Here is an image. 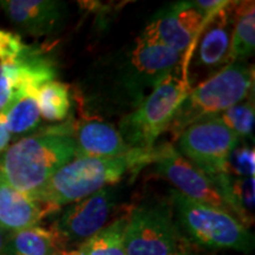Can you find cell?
<instances>
[{"mask_svg": "<svg viewBox=\"0 0 255 255\" xmlns=\"http://www.w3.org/2000/svg\"><path fill=\"white\" fill-rule=\"evenodd\" d=\"M1 75H2V65L0 64V77H1Z\"/></svg>", "mask_w": 255, "mask_h": 255, "instance_id": "31", "label": "cell"}, {"mask_svg": "<svg viewBox=\"0 0 255 255\" xmlns=\"http://www.w3.org/2000/svg\"><path fill=\"white\" fill-rule=\"evenodd\" d=\"M20 36L9 31L0 30V63H12L25 49Z\"/></svg>", "mask_w": 255, "mask_h": 255, "instance_id": "25", "label": "cell"}, {"mask_svg": "<svg viewBox=\"0 0 255 255\" xmlns=\"http://www.w3.org/2000/svg\"><path fill=\"white\" fill-rule=\"evenodd\" d=\"M0 7L14 26L33 37L56 33L66 17V4L57 0H2Z\"/></svg>", "mask_w": 255, "mask_h": 255, "instance_id": "13", "label": "cell"}, {"mask_svg": "<svg viewBox=\"0 0 255 255\" xmlns=\"http://www.w3.org/2000/svg\"><path fill=\"white\" fill-rule=\"evenodd\" d=\"M254 68L247 62H233L191 89L180 105L167 131L177 139L188 127L215 119L253 94Z\"/></svg>", "mask_w": 255, "mask_h": 255, "instance_id": "4", "label": "cell"}, {"mask_svg": "<svg viewBox=\"0 0 255 255\" xmlns=\"http://www.w3.org/2000/svg\"><path fill=\"white\" fill-rule=\"evenodd\" d=\"M189 78L169 76L138 108L121 120L119 131L131 149H151L156 139L167 131L175 114L191 91Z\"/></svg>", "mask_w": 255, "mask_h": 255, "instance_id": "6", "label": "cell"}, {"mask_svg": "<svg viewBox=\"0 0 255 255\" xmlns=\"http://www.w3.org/2000/svg\"><path fill=\"white\" fill-rule=\"evenodd\" d=\"M36 100L40 116L50 122L65 121L71 109L70 87L58 81H52L41 87Z\"/></svg>", "mask_w": 255, "mask_h": 255, "instance_id": "21", "label": "cell"}, {"mask_svg": "<svg viewBox=\"0 0 255 255\" xmlns=\"http://www.w3.org/2000/svg\"><path fill=\"white\" fill-rule=\"evenodd\" d=\"M240 141L220 117H215L188 127L178 136L176 150L207 176H213L226 173L228 155Z\"/></svg>", "mask_w": 255, "mask_h": 255, "instance_id": "8", "label": "cell"}, {"mask_svg": "<svg viewBox=\"0 0 255 255\" xmlns=\"http://www.w3.org/2000/svg\"><path fill=\"white\" fill-rule=\"evenodd\" d=\"M75 139V157L114 158L131 150L119 130L102 121H88L83 123L76 129Z\"/></svg>", "mask_w": 255, "mask_h": 255, "instance_id": "16", "label": "cell"}, {"mask_svg": "<svg viewBox=\"0 0 255 255\" xmlns=\"http://www.w3.org/2000/svg\"><path fill=\"white\" fill-rule=\"evenodd\" d=\"M220 119L240 139H252L255 123L254 97L250 96L241 103L229 108L220 115Z\"/></svg>", "mask_w": 255, "mask_h": 255, "instance_id": "23", "label": "cell"}, {"mask_svg": "<svg viewBox=\"0 0 255 255\" xmlns=\"http://www.w3.org/2000/svg\"><path fill=\"white\" fill-rule=\"evenodd\" d=\"M182 65L183 55L144 30L129 50L119 52L95 75L82 95L85 110L131 113L169 76L181 71Z\"/></svg>", "mask_w": 255, "mask_h": 255, "instance_id": "1", "label": "cell"}, {"mask_svg": "<svg viewBox=\"0 0 255 255\" xmlns=\"http://www.w3.org/2000/svg\"><path fill=\"white\" fill-rule=\"evenodd\" d=\"M255 12L254 1H238L231 44V63L247 62L254 55Z\"/></svg>", "mask_w": 255, "mask_h": 255, "instance_id": "19", "label": "cell"}, {"mask_svg": "<svg viewBox=\"0 0 255 255\" xmlns=\"http://www.w3.org/2000/svg\"><path fill=\"white\" fill-rule=\"evenodd\" d=\"M170 201L178 227L196 244L242 253L254 250V235L231 213L191 200L177 190H170Z\"/></svg>", "mask_w": 255, "mask_h": 255, "instance_id": "5", "label": "cell"}, {"mask_svg": "<svg viewBox=\"0 0 255 255\" xmlns=\"http://www.w3.org/2000/svg\"><path fill=\"white\" fill-rule=\"evenodd\" d=\"M208 17L201 13L193 1L175 2L158 12L144 30L159 43L184 55L188 65L193 45Z\"/></svg>", "mask_w": 255, "mask_h": 255, "instance_id": "12", "label": "cell"}, {"mask_svg": "<svg viewBox=\"0 0 255 255\" xmlns=\"http://www.w3.org/2000/svg\"><path fill=\"white\" fill-rule=\"evenodd\" d=\"M117 202V191L107 187L76 201L63 212L55 225L68 244L82 245L107 226Z\"/></svg>", "mask_w": 255, "mask_h": 255, "instance_id": "11", "label": "cell"}, {"mask_svg": "<svg viewBox=\"0 0 255 255\" xmlns=\"http://www.w3.org/2000/svg\"><path fill=\"white\" fill-rule=\"evenodd\" d=\"M233 216L246 228L254 225V177H234L227 173L208 176Z\"/></svg>", "mask_w": 255, "mask_h": 255, "instance_id": "17", "label": "cell"}, {"mask_svg": "<svg viewBox=\"0 0 255 255\" xmlns=\"http://www.w3.org/2000/svg\"><path fill=\"white\" fill-rule=\"evenodd\" d=\"M77 128L72 121L40 130L0 155V178L34 200L47 181L75 157Z\"/></svg>", "mask_w": 255, "mask_h": 255, "instance_id": "2", "label": "cell"}, {"mask_svg": "<svg viewBox=\"0 0 255 255\" xmlns=\"http://www.w3.org/2000/svg\"><path fill=\"white\" fill-rule=\"evenodd\" d=\"M174 255H197V253H195V252L191 250H188V248L182 247L177 252V253H175Z\"/></svg>", "mask_w": 255, "mask_h": 255, "instance_id": "29", "label": "cell"}, {"mask_svg": "<svg viewBox=\"0 0 255 255\" xmlns=\"http://www.w3.org/2000/svg\"><path fill=\"white\" fill-rule=\"evenodd\" d=\"M128 216L129 213L105 226L97 234L79 245L78 255H127L124 235Z\"/></svg>", "mask_w": 255, "mask_h": 255, "instance_id": "20", "label": "cell"}, {"mask_svg": "<svg viewBox=\"0 0 255 255\" xmlns=\"http://www.w3.org/2000/svg\"><path fill=\"white\" fill-rule=\"evenodd\" d=\"M254 148L239 144L228 155L226 173L234 177H254Z\"/></svg>", "mask_w": 255, "mask_h": 255, "instance_id": "24", "label": "cell"}, {"mask_svg": "<svg viewBox=\"0 0 255 255\" xmlns=\"http://www.w3.org/2000/svg\"><path fill=\"white\" fill-rule=\"evenodd\" d=\"M127 255H174L184 247L171 201H146L129 212Z\"/></svg>", "mask_w": 255, "mask_h": 255, "instance_id": "7", "label": "cell"}, {"mask_svg": "<svg viewBox=\"0 0 255 255\" xmlns=\"http://www.w3.org/2000/svg\"><path fill=\"white\" fill-rule=\"evenodd\" d=\"M66 241L57 231L51 228L34 227L9 233L5 255H56L65 251Z\"/></svg>", "mask_w": 255, "mask_h": 255, "instance_id": "18", "label": "cell"}, {"mask_svg": "<svg viewBox=\"0 0 255 255\" xmlns=\"http://www.w3.org/2000/svg\"><path fill=\"white\" fill-rule=\"evenodd\" d=\"M8 238H9V233L7 231H5V229L0 226V255H5Z\"/></svg>", "mask_w": 255, "mask_h": 255, "instance_id": "28", "label": "cell"}, {"mask_svg": "<svg viewBox=\"0 0 255 255\" xmlns=\"http://www.w3.org/2000/svg\"><path fill=\"white\" fill-rule=\"evenodd\" d=\"M17 98H19V96L15 95L11 81L2 72L1 77H0V113L6 111Z\"/></svg>", "mask_w": 255, "mask_h": 255, "instance_id": "26", "label": "cell"}, {"mask_svg": "<svg viewBox=\"0 0 255 255\" xmlns=\"http://www.w3.org/2000/svg\"><path fill=\"white\" fill-rule=\"evenodd\" d=\"M59 209L43 205L15 190L0 178V226L8 233L37 226Z\"/></svg>", "mask_w": 255, "mask_h": 255, "instance_id": "15", "label": "cell"}, {"mask_svg": "<svg viewBox=\"0 0 255 255\" xmlns=\"http://www.w3.org/2000/svg\"><path fill=\"white\" fill-rule=\"evenodd\" d=\"M11 138L12 136L8 131L7 124H6L5 114L0 113V155L4 154L7 150Z\"/></svg>", "mask_w": 255, "mask_h": 255, "instance_id": "27", "label": "cell"}, {"mask_svg": "<svg viewBox=\"0 0 255 255\" xmlns=\"http://www.w3.org/2000/svg\"><path fill=\"white\" fill-rule=\"evenodd\" d=\"M237 2L227 1V4L207 18L193 46L188 66L191 63L195 68L205 70L212 77L231 64V44Z\"/></svg>", "mask_w": 255, "mask_h": 255, "instance_id": "10", "label": "cell"}, {"mask_svg": "<svg viewBox=\"0 0 255 255\" xmlns=\"http://www.w3.org/2000/svg\"><path fill=\"white\" fill-rule=\"evenodd\" d=\"M155 159L156 146L131 149L128 154L114 158L75 157L47 181L34 201L60 210L64 205L120 182L127 173L137 174Z\"/></svg>", "mask_w": 255, "mask_h": 255, "instance_id": "3", "label": "cell"}, {"mask_svg": "<svg viewBox=\"0 0 255 255\" xmlns=\"http://www.w3.org/2000/svg\"><path fill=\"white\" fill-rule=\"evenodd\" d=\"M11 136H24L36 131L40 124V113L36 98L19 97L4 111Z\"/></svg>", "mask_w": 255, "mask_h": 255, "instance_id": "22", "label": "cell"}, {"mask_svg": "<svg viewBox=\"0 0 255 255\" xmlns=\"http://www.w3.org/2000/svg\"><path fill=\"white\" fill-rule=\"evenodd\" d=\"M1 65L19 97L37 98L40 88L55 81L57 76L55 62L43 50L33 46L26 45L14 62Z\"/></svg>", "mask_w": 255, "mask_h": 255, "instance_id": "14", "label": "cell"}, {"mask_svg": "<svg viewBox=\"0 0 255 255\" xmlns=\"http://www.w3.org/2000/svg\"><path fill=\"white\" fill-rule=\"evenodd\" d=\"M154 164L156 171L184 196L231 213L210 178L183 157L171 143L156 145Z\"/></svg>", "mask_w": 255, "mask_h": 255, "instance_id": "9", "label": "cell"}, {"mask_svg": "<svg viewBox=\"0 0 255 255\" xmlns=\"http://www.w3.org/2000/svg\"><path fill=\"white\" fill-rule=\"evenodd\" d=\"M56 255H78V253H77V250H72V251H62V252H59L58 254H56Z\"/></svg>", "mask_w": 255, "mask_h": 255, "instance_id": "30", "label": "cell"}]
</instances>
